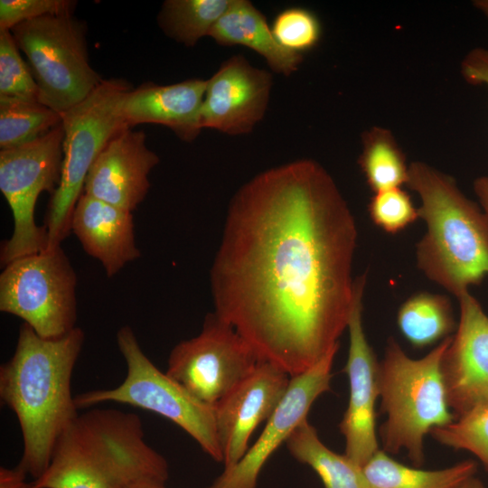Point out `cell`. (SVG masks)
<instances>
[{
  "label": "cell",
  "instance_id": "1",
  "mask_svg": "<svg viewBox=\"0 0 488 488\" xmlns=\"http://www.w3.org/2000/svg\"><path fill=\"white\" fill-rule=\"evenodd\" d=\"M357 227L330 174L299 159L230 202L211 268L214 313L290 377L339 343L354 302Z\"/></svg>",
  "mask_w": 488,
  "mask_h": 488
},
{
  "label": "cell",
  "instance_id": "2",
  "mask_svg": "<svg viewBox=\"0 0 488 488\" xmlns=\"http://www.w3.org/2000/svg\"><path fill=\"white\" fill-rule=\"evenodd\" d=\"M84 341L80 327L61 338L45 339L23 323L13 356L0 367V398L15 414L23 436L17 466L33 480L47 469L59 441L80 414L71 378Z\"/></svg>",
  "mask_w": 488,
  "mask_h": 488
},
{
  "label": "cell",
  "instance_id": "3",
  "mask_svg": "<svg viewBox=\"0 0 488 488\" xmlns=\"http://www.w3.org/2000/svg\"><path fill=\"white\" fill-rule=\"evenodd\" d=\"M407 185L420 198L427 231L417 244L418 267L456 297L488 277V224L455 180L421 161L409 164Z\"/></svg>",
  "mask_w": 488,
  "mask_h": 488
},
{
  "label": "cell",
  "instance_id": "4",
  "mask_svg": "<svg viewBox=\"0 0 488 488\" xmlns=\"http://www.w3.org/2000/svg\"><path fill=\"white\" fill-rule=\"evenodd\" d=\"M451 340L448 336L423 358L412 359L390 337L380 363V411L387 415L380 427L383 449L391 454L405 449L418 467L425 461V436L455 420L441 372L442 357Z\"/></svg>",
  "mask_w": 488,
  "mask_h": 488
},
{
  "label": "cell",
  "instance_id": "5",
  "mask_svg": "<svg viewBox=\"0 0 488 488\" xmlns=\"http://www.w3.org/2000/svg\"><path fill=\"white\" fill-rule=\"evenodd\" d=\"M131 89L121 79L103 80L86 99L61 114L64 130L63 159L61 180L52 195L43 225L45 250L61 247L71 231L73 211L93 163L108 142L127 128L119 107Z\"/></svg>",
  "mask_w": 488,
  "mask_h": 488
},
{
  "label": "cell",
  "instance_id": "6",
  "mask_svg": "<svg viewBox=\"0 0 488 488\" xmlns=\"http://www.w3.org/2000/svg\"><path fill=\"white\" fill-rule=\"evenodd\" d=\"M117 343L127 365L126 378L116 388L75 396L77 408L117 402L152 411L183 428L214 461L222 463L214 407L200 401L162 372L145 354L130 326L117 331Z\"/></svg>",
  "mask_w": 488,
  "mask_h": 488
},
{
  "label": "cell",
  "instance_id": "7",
  "mask_svg": "<svg viewBox=\"0 0 488 488\" xmlns=\"http://www.w3.org/2000/svg\"><path fill=\"white\" fill-rule=\"evenodd\" d=\"M37 84L39 101L62 114L103 81L89 62L82 24L71 14L44 15L11 30Z\"/></svg>",
  "mask_w": 488,
  "mask_h": 488
},
{
  "label": "cell",
  "instance_id": "8",
  "mask_svg": "<svg viewBox=\"0 0 488 488\" xmlns=\"http://www.w3.org/2000/svg\"><path fill=\"white\" fill-rule=\"evenodd\" d=\"M76 288V272L61 246L21 257L0 275V311L42 338H61L77 327Z\"/></svg>",
  "mask_w": 488,
  "mask_h": 488
},
{
  "label": "cell",
  "instance_id": "9",
  "mask_svg": "<svg viewBox=\"0 0 488 488\" xmlns=\"http://www.w3.org/2000/svg\"><path fill=\"white\" fill-rule=\"evenodd\" d=\"M62 124L19 147L0 151V190L14 219V230L1 249V264L45 250L46 232L34 219L39 195L53 193L63 159Z\"/></svg>",
  "mask_w": 488,
  "mask_h": 488
},
{
  "label": "cell",
  "instance_id": "10",
  "mask_svg": "<svg viewBox=\"0 0 488 488\" xmlns=\"http://www.w3.org/2000/svg\"><path fill=\"white\" fill-rule=\"evenodd\" d=\"M263 360L214 312L201 333L171 351L165 373L200 401L214 407Z\"/></svg>",
  "mask_w": 488,
  "mask_h": 488
},
{
  "label": "cell",
  "instance_id": "11",
  "mask_svg": "<svg viewBox=\"0 0 488 488\" xmlns=\"http://www.w3.org/2000/svg\"><path fill=\"white\" fill-rule=\"evenodd\" d=\"M121 488L140 480L165 483L164 457L145 440L137 414L116 408H93L79 414L66 431Z\"/></svg>",
  "mask_w": 488,
  "mask_h": 488
},
{
  "label": "cell",
  "instance_id": "12",
  "mask_svg": "<svg viewBox=\"0 0 488 488\" xmlns=\"http://www.w3.org/2000/svg\"><path fill=\"white\" fill-rule=\"evenodd\" d=\"M366 273L354 281V302L349 319V351L343 369L349 379L347 409L339 424L345 438V455L363 465L380 449L376 436L375 404L380 396V363L369 344L362 325V297Z\"/></svg>",
  "mask_w": 488,
  "mask_h": 488
},
{
  "label": "cell",
  "instance_id": "13",
  "mask_svg": "<svg viewBox=\"0 0 488 488\" xmlns=\"http://www.w3.org/2000/svg\"><path fill=\"white\" fill-rule=\"evenodd\" d=\"M340 343L306 371L290 378L287 389L258 440L232 468L223 470L208 488H256L264 465L307 418L315 399L331 389L332 366Z\"/></svg>",
  "mask_w": 488,
  "mask_h": 488
},
{
  "label": "cell",
  "instance_id": "14",
  "mask_svg": "<svg viewBox=\"0 0 488 488\" xmlns=\"http://www.w3.org/2000/svg\"><path fill=\"white\" fill-rule=\"evenodd\" d=\"M457 299L459 322L441 361L446 400L455 419L488 406V315L469 291Z\"/></svg>",
  "mask_w": 488,
  "mask_h": 488
},
{
  "label": "cell",
  "instance_id": "15",
  "mask_svg": "<svg viewBox=\"0 0 488 488\" xmlns=\"http://www.w3.org/2000/svg\"><path fill=\"white\" fill-rule=\"evenodd\" d=\"M273 84L271 73L231 56L207 80L202 128L238 136L250 133L264 117Z\"/></svg>",
  "mask_w": 488,
  "mask_h": 488
},
{
  "label": "cell",
  "instance_id": "16",
  "mask_svg": "<svg viewBox=\"0 0 488 488\" xmlns=\"http://www.w3.org/2000/svg\"><path fill=\"white\" fill-rule=\"evenodd\" d=\"M290 378L274 364L261 361L214 406L224 470L235 466L245 455L251 435L274 413Z\"/></svg>",
  "mask_w": 488,
  "mask_h": 488
},
{
  "label": "cell",
  "instance_id": "17",
  "mask_svg": "<svg viewBox=\"0 0 488 488\" xmlns=\"http://www.w3.org/2000/svg\"><path fill=\"white\" fill-rule=\"evenodd\" d=\"M159 158L145 144L143 131L117 133L93 163L83 193L133 211L145 198L149 174Z\"/></svg>",
  "mask_w": 488,
  "mask_h": 488
},
{
  "label": "cell",
  "instance_id": "18",
  "mask_svg": "<svg viewBox=\"0 0 488 488\" xmlns=\"http://www.w3.org/2000/svg\"><path fill=\"white\" fill-rule=\"evenodd\" d=\"M207 80L191 79L170 85L145 82L123 97L119 113L127 128L138 124H159L172 129L183 141L200 134L201 108Z\"/></svg>",
  "mask_w": 488,
  "mask_h": 488
},
{
  "label": "cell",
  "instance_id": "19",
  "mask_svg": "<svg viewBox=\"0 0 488 488\" xmlns=\"http://www.w3.org/2000/svg\"><path fill=\"white\" fill-rule=\"evenodd\" d=\"M71 231L108 277L140 257L132 212L86 193L76 203Z\"/></svg>",
  "mask_w": 488,
  "mask_h": 488
},
{
  "label": "cell",
  "instance_id": "20",
  "mask_svg": "<svg viewBox=\"0 0 488 488\" xmlns=\"http://www.w3.org/2000/svg\"><path fill=\"white\" fill-rule=\"evenodd\" d=\"M209 36L222 46L242 45L261 55L270 69L285 76L303 61L300 53L285 49L275 38L266 17L248 0H232Z\"/></svg>",
  "mask_w": 488,
  "mask_h": 488
},
{
  "label": "cell",
  "instance_id": "21",
  "mask_svg": "<svg viewBox=\"0 0 488 488\" xmlns=\"http://www.w3.org/2000/svg\"><path fill=\"white\" fill-rule=\"evenodd\" d=\"M286 444L295 459L317 474L324 488H370L362 466L345 454L329 449L307 418L294 430Z\"/></svg>",
  "mask_w": 488,
  "mask_h": 488
},
{
  "label": "cell",
  "instance_id": "22",
  "mask_svg": "<svg viewBox=\"0 0 488 488\" xmlns=\"http://www.w3.org/2000/svg\"><path fill=\"white\" fill-rule=\"evenodd\" d=\"M362 468L370 488H455L475 475L477 464L465 460L440 470H422L402 465L379 449Z\"/></svg>",
  "mask_w": 488,
  "mask_h": 488
},
{
  "label": "cell",
  "instance_id": "23",
  "mask_svg": "<svg viewBox=\"0 0 488 488\" xmlns=\"http://www.w3.org/2000/svg\"><path fill=\"white\" fill-rule=\"evenodd\" d=\"M361 145L358 164L373 193L407 185L409 164L389 129L371 127L362 133Z\"/></svg>",
  "mask_w": 488,
  "mask_h": 488
},
{
  "label": "cell",
  "instance_id": "24",
  "mask_svg": "<svg viewBox=\"0 0 488 488\" xmlns=\"http://www.w3.org/2000/svg\"><path fill=\"white\" fill-rule=\"evenodd\" d=\"M397 324L401 334L417 348L444 340L455 329L449 298L428 292L408 298L398 311Z\"/></svg>",
  "mask_w": 488,
  "mask_h": 488
},
{
  "label": "cell",
  "instance_id": "25",
  "mask_svg": "<svg viewBox=\"0 0 488 488\" xmlns=\"http://www.w3.org/2000/svg\"><path fill=\"white\" fill-rule=\"evenodd\" d=\"M34 488H120L111 475L66 433Z\"/></svg>",
  "mask_w": 488,
  "mask_h": 488
},
{
  "label": "cell",
  "instance_id": "26",
  "mask_svg": "<svg viewBox=\"0 0 488 488\" xmlns=\"http://www.w3.org/2000/svg\"><path fill=\"white\" fill-rule=\"evenodd\" d=\"M61 123V115L38 100L0 97V149L31 143Z\"/></svg>",
  "mask_w": 488,
  "mask_h": 488
},
{
  "label": "cell",
  "instance_id": "27",
  "mask_svg": "<svg viewBox=\"0 0 488 488\" xmlns=\"http://www.w3.org/2000/svg\"><path fill=\"white\" fill-rule=\"evenodd\" d=\"M232 0H167L158 15L160 27L174 40L192 47L209 33Z\"/></svg>",
  "mask_w": 488,
  "mask_h": 488
},
{
  "label": "cell",
  "instance_id": "28",
  "mask_svg": "<svg viewBox=\"0 0 488 488\" xmlns=\"http://www.w3.org/2000/svg\"><path fill=\"white\" fill-rule=\"evenodd\" d=\"M430 433L444 446L474 454L488 469V406L436 427Z\"/></svg>",
  "mask_w": 488,
  "mask_h": 488
},
{
  "label": "cell",
  "instance_id": "29",
  "mask_svg": "<svg viewBox=\"0 0 488 488\" xmlns=\"http://www.w3.org/2000/svg\"><path fill=\"white\" fill-rule=\"evenodd\" d=\"M18 50L11 31H0V97L39 101L37 84Z\"/></svg>",
  "mask_w": 488,
  "mask_h": 488
},
{
  "label": "cell",
  "instance_id": "30",
  "mask_svg": "<svg viewBox=\"0 0 488 488\" xmlns=\"http://www.w3.org/2000/svg\"><path fill=\"white\" fill-rule=\"evenodd\" d=\"M271 30L285 49L300 54L315 47L322 35L318 17L302 7H290L280 12Z\"/></svg>",
  "mask_w": 488,
  "mask_h": 488
},
{
  "label": "cell",
  "instance_id": "31",
  "mask_svg": "<svg viewBox=\"0 0 488 488\" xmlns=\"http://www.w3.org/2000/svg\"><path fill=\"white\" fill-rule=\"evenodd\" d=\"M371 221L387 233L396 234L419 218L418 208L401 187L373 194L368 204Z\"/></svg>",
  "mask_w": 488,
  "mask_h": 488
},
{
  "label": "cell",
  "instance_id": "32",
  "mask_svg": "<svg viewBox=\"0 0 488 488\" xmlns=\"http://www.w3.org/2000/svg\"><path fill=\"white\" fill-rule=\"evenodd\" d=\"M76 2L69 0H1L0 31L44 15L72 14Z\"/></svg>",
  "mask_w": 488,
  "mask_h": 488
},
{
  "label": "cell",
  "instance_id": "33",
  "mask_svg": "<svg viewBox=\"0 0 488 488\" xmlns=\"http://www.w3.org/2000/svg\"><path fill=\"white\" fill-rule=\"evenodd\" d=\"M460 70L468 84L488 87V49L475 47L470 50L461 61Z\"/></svg>",
  "mask_w": 488,
  "mask_h": 488
},
{
  "label": "cell",
  "instance_id": "34",
  "mask_svg": "<svg viewBox=\"0 0 488 488\" xmlns=\"http://www.w3.org/2000/svg\"><path fill=\"white\" fill-rule=\"evenodd\" d=\"M27 474L18 466L0 468V488H34L26 479Z\"/></svg>",
  "mask_w": 488,
  "mask_h": 488
},
{
  "label": "cell",
  "instance_id": "35",
  "mask_svg": "<svg viewBox=\"0 0 488 488\" xmlns=\"http://www.w3.org/2000/svg\"><path fill=\"white\" fill-rule=\"evenodd\" d=\"M473 187L488 224V176L475 178Z\"/></svg>",
  "mask_w": 488,
  "mask_h": 488
},
{
  "label": "cell",
  "instance_id": "36",
  "mask_svg": "<svg viewBox=\"0 0 488 488\" xmlns=\"http://www.w3.org/2000/svg\"><path fill=\"white\" fill-rule=\"evenodd\" d=\"M126 488H166L165 483L155 481V480H140L132 484L128 485Z\"/></svg>",
  "mask_w": 488,
  "mask_h": 488
},
{
  "label": "cell",
  "instance_id": "37",
  "mask_svg": "<svg viewBox=\"0 0 488 488\" xmlns=\"http://www.w3.org/2000/svg\"><path fill=\"white\" fill-rule=\"evenodd\" d=\"M455 488H486L484 484L474 475L462 482Z\"/></svg>",
  "mask_w": 488,
  "mask_h": 488
},
{
  "label": "cell",
  "instance_id": "38",
  "mask_svg": "<svg viewBox=\"0 0 488 488\" xmlns=\"http://www.w3.org/2000/svg\"><path fill=\"white\" fill-rule=\"evenodd\" d=\"M473 5L478 10L488 22V0H474Z\"/></svg>",
  "mask_w": 488,
  "mask_h": 488
}]
</instances>
